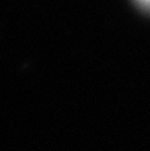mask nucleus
<instances>
[{
	"mask_svg": "<svg viewBox=\"0 0 150 151\" xmlns=\"http://www.w3.org/2000/svg\"><path fill=\"white\" fill-rule=\"evenodd\" d=\"M139 1L144 5H147V6L150 5V0H139Z\"/></svg>",
	"mask_w": 150,
	"mask_h": 151,
	"instance_id": "1",
	"label": "nucleus"
}]
</instances>
